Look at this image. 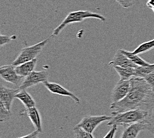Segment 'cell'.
Masks as SVG:
<instances>
[{
  "mask_svg": "<svg viewBox=\"0 0 154 138\" xmlns=\"http://www.w3.org/2000/svg\"><path fill=\"white\" fill-rule=\"evenodd\" d=\"M88 18H95L98 19L102 22H104L106 20L105 17L100 14H98L97 13L91 12L88 10H79V11H74L69 13L66 15V18L64 19L63 22L60 23L59 26L56 27L53 30L52 34L51 35V37H57L60 32H61L64 29H65L67 25L75 23H80L84 21L85 19Z\"/></svg>",
  "mask_w": 154,
  "mask_h": 138,
  "instance_id": "cell-3",
  "label": "cell"
},
{
  "mask_svg": "<svg viewBox=\"0 0 154 138\" xmlns=\"http://www.w3.org/2000/svg\"><path fill=\"white\" fill-rule=\"evenodd\" d=\"M121 52L122 53L124 54H125L128 59H130L131 61H132L134 64L138 65V66H147L149 65V63L146 62V60H143L142 58H140L138 54H136L134 53L133 52H130V51H125L123 49H120Z\"/></svg>",
  "mask_w": 154,
  "mask_h": 138,
  "instance_id": "cell-18",
  "label": "cell"
},
{
  "mask_svg": "<svg viewBox=\"0 0 154 138\" xmlns=\"http://www.w3.org/2000/svg\"><path fill=\"white\" fill-rule=\"evenodd\" d=\"M15 98L20 100L25 106L26 109L35 107L36 103L33 97L30 94L26 91V90H19V92L15 96Z\"/></svg>",
  "mask_w": 154,
  "mask_h": 138,
  "instance_id": "cell-15",
  "label": "cell"
},
{
  "mask_svg": "<svg viewBox=\"0 0 154 138\" xmlns=\"http://www.w3.org/2000/svg\"><path fill=\"white\" fill-rule=\"evenodd\" d=\"M27 115L28 117L29 118V119L32 124H33L34 127H35L37 131H38L39 133L43 132L42 130V124H41V118L39 112L37 110L36 107H33L31 108L26 109L25 110Z\"/></svg>",
  "mask_w": 154,
  "mask_h": 138,
  "instance_id": "cell-13",
  "label": "cell"
},
{
  "mask_svg": "<svg viewBox=\"0 0 154 138\" xmlns=\"http://www.w3.org/2000/svg\"><path fill=\"white\" fill-rule=\"evenodd\" d=\"M0 76L5 82L14 85H18L23 79V77L19 76L16 72L15 67L12 64L1 66Z\"/></svg>",
  "mask_w": 154,
  "mask_h": 138,
  "instance_id": "cell-8",
  "label": "cell"
},
{
  "mask_svg": "<svg viewBox=\"0 0 154 138\" xmlns=\"http://www.w3.org/2000/svg\"><path fill=\"white\" fill-rule=\"evenodd\" d=\"M118 4H120L124 8H128L132 5L134 0H115Z\"/></svg>",
  "mask_w": 154,
  "mask_h": 138,
  "instance_id": "cell-24",
  "label": "cell"
},
{
  "mask_svg": "<svg viewBox=\"0 0 154 138\" xmlns=\"http://www.w3.org/2000/svg\"><path fill=\"white\" fill-rule=\"evenodd\" d=\"M38 131L35 130L33 132H32L29 134L27 135V136H24L23 137H17V138H38Z\"/></svg>",
  "mask_w": 154,
  "mask_h": 138,
  "instance_id": "cell-27",
  "label": "cell"
},
{
  "mask_svg": "<svg viewBox=\"0 0 154 138\" xmlns=\"http://www.w3.org/2000/svg\"><path fill=\"white\" fill-rule=\"evenodd\" d=\"M144 121L146 124V130L150 131L154 135V99L153 103L148 110V115Z\"/></svg>",
  "mask_w": 154,
  "mask_h": 138,
  "instance_id": "cell-19",
  "label": "cell"
},
{
  "mask_svg": "<svg viewBox=\"0 0 154 138\" xmlns=\"http://www.w3.org/2000/svg\"><path fill=\"white\" fill-rule=\"evenodd\" d=\"M48 73L45 70L41 71H33L21 83L19 86V90H26L32 86L37 85L40 83H44L47 81Z\"/></svg>",
  "mask_w": 154,
  "mask_h": 138,
  "instance_id": "cell-6",
  "label": "cell"
},
{
  "mask_svg": "<svg viewBox=\"0 0 154 138\" xmlns=\"http://www.w3.org/2000/svg\"><path fill=\"white\" fill-rule=\"evenodd\" d=\"M43 84L48 90L53 93V94L71 98L76 104H80V103H81L80 99L75 94H74L72 92L69 91V90L63 87L61 85L57 84V83L49 82L48 81L44 82Z\"/></svg>",
  "mask_w": 154,
  "mask_h": 138,
  "instance_id": "cell-9",
  "label": "cell"
},
{
  "mask_svg": "<svg viewBox=\"0 0 154 138\" xmlns=\"http://www.w3.org/2000/svg\"><path fill=\"white\" fill-rule=\"evenodd\" d=\"M148 115V111L143 109L128 110L121 113L112 114V118L108 121V126H129L146 120Z\"/></svg>",
  "mask_w": 154,
  "mask_h": 138,
  "instance_id": "cell-2",
  "label": "cell"
},
{
  "mask_svg": "<svg viewBox=\"0 0 154 138\" xmlns=\"http://www.w3.org/2000/svg\"><path fill=\"white\" fill-rule=\"evenodd\" d=\"M112 116L106 115H86L85 116L79 124L76 125V127H81L88 132L93 133L99 125L106 121H110Z\"/></svg>",
  "mask_w": 154,
  "mask_h": 138,
  "instance_id": "cell-5",
  "label": "cell"
},
{
  "mask_svg": "<svg viewBox=\"0 0 154 138\" xmlns=\"http://www.w3.org/2000/svg\"><path fill=\"white\" fill-rule=\"evenodd\" d=\"M131 88L128 95L118 102L111 103L112 114L143 109L149 110L154 99V91L144 78L134 76L130 79Z\"/></svg>",
  "mask_w": 154,
  "mask_h": 138,
  "instance_id": "cell-1",
  "label": "cell"
},
{
  "mask_svg": "<svg viewBox=\"0 0 154 138\" xmlns=\"http://www.w3.org/2000/svg\"><path fill=\"white\" fill-rule=\"evenodd\" d=\"M118 130V126H112L111 129L110 130V131H108L107 133V134L103 137V138H114L116 132Z\"/></svg>",
  "mask_w": 154,
  "mask_h": 138,
  "instance_id": "cell-25",
  "label": "cell"
},
{
  "mask_svg": "<svg viewBox=\"0 0 154 138\" xmlns=\"http://www.w3.org/2000/svg\"><path fill=\"white\" fill-rule=\"evenodd\" d=\"M20 90L19 88L12 89L1 84L0 86V103L4 106L9 111L11 112V106L13 101L15 98V96Z\"/></svg>",
  "mask_w": 154,
  "mask_h": 138,
  "instance_id": "cell-10",
  "label": "cell"
},
{
  "mask_svg": "<svg viewBox=\"0 0 154 138\" xmlns=\"http://www.w3.org/2000/svg\"><path fill=\"white\" fill-rule=\"evenodd\" d=\"M131 88L130 80L122 81L120 80L112 90L111 94L112 103L118 102L126 97L129 93Z\"/></svg>",
  "mask_w": 154,
  "mask_h": 138,
  "instance_id": "cell-7",
  "label": "cell"
},
{
  "mask_svg": "<svg viewBox=\"0 0 154 138\" xmlns=\"http://www.w3.org/2000/svg\"><path fill=\"white\" fill-rule=\"evenodd\" d=\"M114 69L118 74V75L120 76V80L128 81V80H130L132 77L134 76L135 69L136 68H131V67L124 68V67L120 66H114Z\"/></svg>",
  "mask_w": 154,
  "mask_h": 138,
  "instance_id": "cell-16",
  "label": "cell"
},
{
  "mask_svg": "<svg viewBox=\"0 0 154 138\" xmlns=\"http://www.w3.org/2000/svg\"><path fill=\"white\" fill-rule=\"evenodd\" d=\"M147 7L154 12V0H148L147 3Z\"/></svg>",
  "mask_w": 154,
  "mask_h": 138,
  "instance_id": "cell-28",
  "label": "cell"
},
{
  "mask_svg": "<svg viewBox=\"0 0 154 138\" xmlns=\"http://www.w3.org/2000/svg\"><path fill=\"white\" fill-rule=\"evenodd\" d=\"M109 65L114 67V66H120L127 68V67H131V68H136L138 66L134 64L131 60L121 52L120 49L118 50L114 55L113 60L109 63Z\"/></svg>",
  "mask_w": 154,
  "mask_h": 138,
  "instance_id": "cell-12",
  "label": "cell"
},
{
  "mask_svg": "<svg viewBox=\"0 0 154 138\" xmlns=\"http://www.w3.org/2000/svg\"><path fill=\"white\" fill-rule=\"evenodd\" d=\"M49 39V38H46V39L41 41L40 43L37 44H35L34 45L23 48L17 57L13 62L12 65L14 66H17L22 63L37 59V56L41 53V51L43 50L45 46L48 43Z\"/></svg>",
  "mask_w": 154,
  "mask_h": 138,
  "instance_id": "cell-4",
  "label": "cell"
},
{
  "mask_svg": "<svg viewBox=\"0 0 154 138\" xmlns=\"http://www.w3.org/2000/svg\"><path fill=\"white\" fill-rule=\"evenodd\" d=\"M37 62V59H35L33 60H29V61L22 63L17 66H15L16 72L20 76L25 78L29 75H30L32 72L34 71Z\"/></svg>",
  "mask_w": 154,
  "mask_h": 138,
  "instance_id": "cell-14",
  "label": "cell"
},
{
  "mask_svg": "<svg viewBox=\"0 0 154 138\" xmlns=\"http://www.w3.org/2000/svg\"><path fill=\"white\" fill-rule=\"evenodd\" d=\"M154 72V64H149L147 66H137L135 69L134 76L145 78L147 76Z\"/></svg>",
  "mask_w": 154,
  "mask_h": 138,
  "instance_id": "cell-17",
  "label": "cell"
},
{
  "mask_svg": "<svg viewBox=\"0 0 154 138\" xmlns=\"http://www.w3.org/2000/svg\"><path fill=\"white\" fill-rule=\"evenodd\" d=\"M145 121L129 125L124 129L120 138H137L141 131L146 130Z\"/></svg>",
  "mask_w": 154,
  "mask_h": 138,
  "instance_id": "cell-11",
  "label": "cell"
},
{
  "mask_svg": "<svg viewBox=\"0 0 154 138\" xmlns=\"http://www.w3.org/2000/svg\"><path fill=\"white\" fill-rule=\"evenodd\" d=\"M11 116V112L9 111L2 104L0 103V121L1 122L8 121Z\"/></svg>",
  "mask_w": 154,
  "mask_h": 138,
  "instance_id": "cell-22",
  "label": "cell"
},
{
  "mask_svg": "<svg viewBox=\"0 0 154 138\" xmlns=\"http://www.w3.org/2000/svg\"><path fill=\"white\" fill-rule=\"evenodd\" d=\"M16 36H13V37H9L7 35H0V46L3 47L5 44H8L10 41L13 39H15Z\"/></svg>",
  "mask_w": 154,
  "mask_h": 138,
  "instance_id": "cell-23",
  "label": "cell"
},
{
  "mask_svg": "<svg viewBox=\"0 0 154 138\" xmlns=\"http://www.w3.org/2000/svg\"><path fill=\"white\" fill-rule=\"evenodd\" d=\"M73 130L75 138H94L92 133L84 130L81 127L75 126Z\"/></svg>",
  "mask_w": 154,
  "mask_h": 138,
  "instance_id": "cell-21",
  "label": "cell"
},
{
  "mask_svg": "<svg viewBox=\"0 0 154 138\" xmlns=\"http://www.w3.org/2000/svg\"><path fill=\"white\" fill-rule=\"evenodd\" d=\"M153 49H154V39L146 41V42L141 44L133 51V53L136 54H140L148 52L149 51Z\"/></svg>",
  "mask_w": 154,
  "mask_h": 138,
  "instance_id": "cell-20",
  "label": "cell"
},
{
  "mask_svg": "<svg viewBox=\"0 0 154 138\" xmlns=\"http://www.w3.org/2000/svg\"><path fill=\"white\" fill-rule=\"evenodd\" d=\"M144 79L146 80V82L148 83V84L154 91V72L151 73L148 76H147Z\"/></svg>",
  "mask_w": 154,
  "mask_h": 138,
  "instance_id": "cell-26",
  "label": "cell"
}]
</instances>
